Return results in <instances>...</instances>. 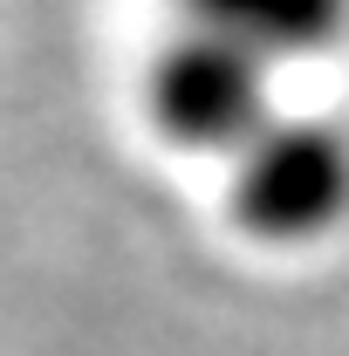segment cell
Segmentation results:
<instances>
[{
  "instance_id": "cell-2",
  "label": "cell",
  "mask_w": 349,
  "mask_h": 356,
  "mask_svg": "<svg viewBox=\"0 0 349 356\" xmlns=\"http://www.w3.org/2000/svg\"><path fill=\"white\" fill-rule=\"evenodd\" d=\"M261 55L219 42L206 28H178L172 42L144 62V117L151 131L165 137L172 151H192V158H233L240 144L274 124V89H267Z\"/></svg>"
},
{
  "instance_id": "cell-3",
  "label": "cell",
  "mask_w": 349,
  "mask_h": 356,
  "mask_svg": "<svg viewBox=\"0 0 349 356\" xmlns=\"http://www.w3.org/2000/svg\"><path fill=\"white\" fill-rule=\"evenodd\" d=\"M178 7H185V28L247 48L267 69L315 62L349 35V0H178Z\"/></svg>"
},
{
  "instance_id": "cell-1",
  "label": "cell",
  "mask_w": 349,
  "mask_h": 356,
  "mask_svg": "<svg viewBox=\"0 0 349 356\" xmlns=\"http://www.w3.org/2000/svg\"><path fill=\"white\" fill-rule=\"evenodd\" d=\"M226 165H233L226 206L240 233L267 247H315L349 220V131L329 117L274 110V124Z\"/></svg>"
}]
</instances>
